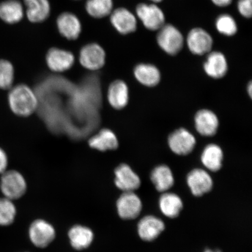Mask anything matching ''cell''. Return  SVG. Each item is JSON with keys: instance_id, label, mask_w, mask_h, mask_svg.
I'll list each match as a JSON object with an SVG mask.
<instances>
[{"instance_id": "cell-31", "label": "cell", "mask_w": 252, "mask_h": 252, "mask_svg": "<svg viewBox=\"0 0 252 252\" xmlns=\"http://www.w3.org/2000/svg\"><path fill=\"white\" fill-rule=\"evenodd\" d=\"M238 9L243 17L250 18L252 14V0H239L238 3Z\"/></svg>"}, {"instance_id": "cell-3", "label": "cell", "mask_w": 252, "mask_h": 252, "mask_svg": "<svg viewBox=\"0 0 252 252\" xmlns=\"http://www.w3.org/2000/svg\"><path fill=\"white\" fill-rule=\"evenodd\" d=\"M157 43L163 51L175 55L184 47V39L181 32L171 24H165L158 30Z\"/></svg>"}, {"instance_id": "cell-32", "label": "cell", "mask_w": 252, "mask_h": 252, "mask_svg": "<svg viewBox=\"0 0 252 252\" xmlns=\"http://www.w3.org/2000/svg\"><path fill=\"white\" fill-rule=\"evenodd\" d=\"M8 159L5 151L0 147V174L7 171Z\"/></svg>"}, {"instance_id": "cell-18", "label": "cell", "mask_w": 252, "mask_h": 252, "mask_svg": "<svg viewBox=\"0 0 252 252\" xmlns=\"http://www.w3.org/2000/svg\"><path fill=\"white\" fill-rule=\"evenodd\" d=\"M26 6V15L31 23H39L45 21L50 14L49 0H24Z\"/></svg>"}, {"instance_id": "cell-24", "label": "cell", "mask_w": 252, "mask_h": 252, "mask_svg": "<svg viewBox=\"0 0 252 252\" xmlns=\"http://www.w3.org/2000/svg\"><path fill=\"white\" fill-rule=\"evenodd\" d=\"M135 78L145 86L152 87L158 84L160 80V72L156 66L147 64H140L135 67Z\"/></svg>"}, {"instance_id": "cell-30", "label": "cell", "mask_w": 252, "mask_h": 252, "mask_svg": "<svg viewBox=\"0 0 252 252\" xmlns=\"http://www.w3.org/2000/svg\"><path fill=\"white\" fill-rule=\"evenodd\" d=\"M216 26L220 33L228 36L234 35L238 31L234 18L228 14L219 16L217 19Z\"/></svg>"}, {"instance_id": "cell-5", "label": "cell", "mask_w": 252, "mask_h": 252, "mask_svg": "<svg viewBox=\"0 0 252 252\" xmlns=\"http://www.w3.org/2000/svg\"><path fill=\"white\" fill-rule=\"evenodd\" d=\"M79 61L81 65L87 70H98L105 64V50L97 43L88 44L81 49Z\"/></svg>"}, {"instance_id": "cell-37", "label": "cell", "mask_w": 252, "mask_h": 252, "mask_svg": "<svg viewBox=\"0 0 252 252\" xmlns=\"http://www.w3.org/2000/svg\"><path fill=\"white\" fill-rule=\"evenodd\" d=\"M214 252H222L220 251V250H216L215 251H214Z\"/></svg>"}, {"instance_id": "cell-16", "label": "cell", "mask_w": 252, "mask_h": 252, "mask_svg": "<svg viewBox=\"0 0 252 252\" xmlns=\"http://www.w3.org/2000/svg\"><path fill=\"white\" fill-rule=\"evenodd\" d=\"M195 126L198 133L204 136H213L218 130L219 119L212 111L202 109L198 111L194 118Z\"/></svg>"}, {"instance_id": "cell-8", "label": "cell", "mask_w": 252, "mask_h": 252, "mask_svg": "<svg viewBox=\"0 0 252 252\" xmlns=\"http://www.w3.org/2000/svg\"><path fill=\"white\" fill-rule=\"evenodd\" d=\"M118 213L124 220H133L140 215L143 204L134 191H125L117 201Z\"/></svg>"}, {"instance_id": "cell-34", "label": "cell", "mask_w": 252, "mask_h": 252, "mask_svg": "<svg viewBox=\"0 0 252 252\" xmlns=\"http://www.w3.org/2000/svg\"><path fill=\"white\" fill-rule=\"evenodd\" d=\"M248 91L249 94H250V95L251 97H252V83H250V85H249V86L248 87Z\"/></svg>"}, {"instance_id": "cell-9", "label": "cell", "mask_w": 252, "mask_h": 252, "mask_svg": "<svg viewBox=\"0 0 252 252\" xmlns=\"http://www.w3.org/2000/svg\"><path fill=\"white\" fill-rule=\"evenodd\" d=\"M187 43L189 50L193 54L203 55L212 50L213 40L207 31L202 28H195L189 32Z\"/></svg>"}, {"instance_id": "cell-21", "label": "cell", "mask_w": 252, "mask_h": 252, "mask_svg": "<svg viewBox=\"0 0 252 252\" xmlns=\"http://www.w3.org/2000/svg\"><path fill=\"white\" fill-rule=\"evenodd\" d=\"M70 243L75 250L81 251L90 247L94 240V233L90 228L82 225H75L68 232Z\"/></svg>"}, {"instance_id": "cell-13", "label": "cell", "mask_w": 252, "mask_h": 252, "mask_svg": "<svg viewBox=\"0 0 252 252\" xmlns=\"http://www.w3.org/2000/svg\"><path fill=\"white\" fill-rule=\"evenodd\" d=\"M115 184L120 190L134 191L140 188L141 180L130 166L127 164L120 165L115 171Z\"/></svg>"}, {"instance_id": "cell-2", "label": "cell", "mask_w": 252, "mask_h": 252, "mask_svg": "<svg viewBox=\"0 0 252 252\" xmlns=\"http://www.w3.org/2000/svg\"><path fill=\"white\" fill-rule=\"evenodd\" d=\"M26 181L21 173L15 171H6L1 174L0 189L4 196L12 201L23 197L27 191Z\"/></svg>"}, {"instance_id": "cell-10", "label": "cell", "mask_w": 252, "mask_h": 252, "mask_svg": "<svg viewBox=\"0 0 252 252\" xmlns=\"http://www.w3.org/2000/svg\"><path fill=\"white\" fill-rule=\"evenodd\" d=\"M46 61L50 70L62 72L70 70L74 65L75 59L71 52L53 47L47 52Z\"/></svg>"}, {"instance_id": "cell-14", "label": "cell", "mask_w": 252, "mask_h": 252, "mask_svg": "<svg viewBox=\"0 0 252 252\" xmlns=\"http://www.w3.org/2000/svg\"><path fill=\"white\" fill-rule=\"evenodd\" d=\"M57 27L60 33L68 40H75L81 32V23L79 18L71 12H63L57 20Z\"/></svg>"}, {"instance_id": "cell-29", "label": "cell", "mask_w": 252, "mask_h": 252, "mask_svg": "<svg viewBox=\"0 0 252 252\" xmlns=\"http://www.w3.org/2000/svg\"><path fill=\"white\" fill-rule=\"evenodd\" d=\"M17 209L12 200L8 198H0V226H8L14 222Z\"/></svg>"}, {"instance_id": "cell-12", "label": "cell", "mask_w": 252, "mask_h": 252, "mask_svg": "<svg viewBox=\"0 0 252 252\" xmlns=\"http://www.w3.org/2000/svg\"><path fill=\"white\" fill-rule=\"evenodd\" d=\"M187 183L192 194L196 197L209 193L213 187L212 177L206 171L201 169H195L189 173Z\"/></svg>"}, {"instance_id": "cell-15", "label": "cell", "mask_w": 252, "mask_h": 252, "mask_svg": "<svg viewBox=\"0 0 252 252\" xmlns=\"http://www.w3.org/2000/svg\"><path fill=\"white\" fill-rule=\"evenodd\" d=\"M165 229L164 222L156 217H143L138 223V234L144 241H153Z\"/></svg>"}, {"instance_id": "cell-23", "label": "cell", "mask_w": 252, "mask_h": 252, "mask_svg": "<svg viewBox=\"0 0 252 252\" xmlns=\"http://www.w3.org/2000/svg\"><path fill=\"white\" fill-rule=\"evenodd\" d=\"M151 180L160 192H165L174 184V177L171 169L166 165H160L154 168L151 173Z\"/></svg>"}, {"instance_id": "cell-28", "label": "cell", "mask_w": 252, "mask_h": 252, "mask_svg": "<svg viewBox=\"0 0 252 252\" xmlns=\"http://www.w3.org/2000/svg\"><path fill=\"white\" fill-rule=\"evenodd\" d=\"M15 70L11 62L0 59V90H9L14 86Z\"/></svg>"}, {"instance_id": "cell-7", "label": "cell", "mask_w": 252, "mask_h": 252, "mask_svg": "<svg viewBox=\"0 0 252 252\" xmlns=\"http://www.w3.org/2000/svg\"><path fill=\"white\" fill-rule=\"evenodd\" d=\"M196 144L194 135L185 128L175 130L168 138L170 149L179 156H187L191 153Z\"/></svg>"}, {"instance_id": "cell-1", "label": "cell", "mask_w": 252, "mask_h": 252, "mask_svg": "<svg viewBox=\"0 0 252 252\" xmlns=\"http://www.w3.org/2000/svg\"><path fill=\"white\" fill-rule=\"evenodd\" d=\"M8 91L9 108L15 115L28 117L36 111L38 107V99L30 87L24 84H18Z\"/></svg>"}, {"instance_id": "cell-11", "label": "cell", "mask_w": 252, "mask_h": 252, "mask_svg": "<svg viewBox=\"0 0 252 252\" xmlns=\"http://www.w3.org/2000/svg\"><path fill=\"white\" fill-rule=\"evenodd\" d=\"M110 15V23L119 33L127 34L136 30L137 18L128 9L119 8L113 10Z\"/></svg>"}, {"instance_id": "cell-27", "label": "cell", "mask_w": 252, "mask_h": 252, "mask_svg": "<svg viewBox=\"0 0 252 252\" xmlns=\"http://www.w3.org/2000/svg\"><path fill=\"white\" fill-rule=\"evenodd\" d=\"M113 0H87L86 9L87 13L94 18H102L111 14Z\"/></svg>"}, {"instance_id": "cell-19", "label": "cell", "mask_w": 252, "mask_h": 252, "mask_svg": "<svg viewBox=\"0 0 252 252\" xmlns=\"http://www.w3.org/2000/svg\"><path fill=\"white\" fill-rule=\"evenodd\" d=\"M205 72L213 78L224 77L228 71L227 62L224 55L219 52L210 53L204 64Z\"/></svg>"}, {"instance_id": "cell-17", "label": "cell", "mask_w": 252, "mask_h": 252, "mask_svg": "<svg viewBox=\"0 0 252 252\" xmlns=\"http://www.w3.org/2000/svg\"><path fill=\"white\" fill-rule=\"evenodd\" d=\"M108 102L116 109H122L128 102V88L124 81L116 80L110 85L108 88Z\"/></svg>"}, {"instance_id": "cell-36", "label": "cell", "mask_w": 252, "mask_h": 252, "mask_svg": "<svg viewBox=\"0 0 252 252\" xmlns=\"http://www.w3.org/2000/svg\"><path fill=\"white\" fill-rule=\"evenodd\" d=\"M204 252H214V251L212 250H207L205 251Z\"/></svg>"}, {"instance_id": "cell-33", "label": "cell", "mask_w": 252, "mask_h": 252, "mask_svg": "<svg viewBox=\"0 0 252 252\" xmlns=\"http://www.w3.org/2000/svg\"><path fill=\"white\" fill-rule=\"evenodd\" d=\"M212 1L216 5L224 7L231 4L232 0H212Z\"/></svg>"}, {"instance_id": "cell-22", "label": "cell", "mask_w": 252, "mask_h": 252, "mask_svg": "<svg viewBox=\"0 0 252 252\" xmlns=\"http://www.w3.org/2000/svg\"><path fill=\"white\" fill-rule=\"evenodd\" d=\"M24 15L23 4L18 0H7L0 3V18L4 23L17 24L23 20Z\"/></svg>"}, {"instance_id": "cell-26", "label": "cell", "mask_w": 252, "mask_h": 252, "mask_svg": "<svg viewBox=\"0 0 252 252\" xmlns=\"http://www.w3.org/2000/svg\"><path fill=\"white\" fill-rule=\"evenodd\" d=\"M159 208L166 217L174 219L180 214L183 209V202L178 195L165 193L160 197Z\"/></svg>"}, {"instance_id": "cell-35", "label": "cell", "mask_w": 252, "mask_h": 252, "mask_svg": "<svg viewBox=\"0 0 252 252\" xmlns=\"http://www.w3.org/2000/svg\"><path fill=\"white\" fill-rule=\"evenodd\" d=\"M150 1L155 3H158L161 2L162 0H150Z\"/></svg>"}, {"instance_id": "cell-25", "label": "cell", "mask_w": 252, "mask_h": 252, "mask_svg": "<svg viewBox=\"0 0 252 252\" xmlns=\"http://www.w3.org/2000/svg\"><path fill=\"white\" fill-rule=\"evenodd\" d=\"M201 160L203 165L210 171H219L222 166V151L217 144L208 145L203 151Z\"/></svg>"}, {"instance_id": "cell-6", "label": "cell", "mask_w": 252, "mask_h": 252, "mask_svg": "<svg viewBox=\"0 0 252 252\" xmlns=\"http://www.w3.org/2000/svg\"><path fill=\"white\" fill-rule=\"evenodd\" d=\"M29 236L32 243L35 247L44 248L54 240L56 231L48 222L43 220H37L30 226Z\"/></svg>"}, {"instance_id": "cell-20", "label": "cell", "mask_w": 252, "mask_h": 252, "mask_svg": "<svg viewBox=\"0 0 252 252\" xmlns=\"http://www.w3.org/2000/svg\"><path fill=\"white\" fill-rule=\"evenodd\" d=\"M88 144L90 147L100 151L115 150L119 146L116 134L108 128H103L91 137Z\"/></svg>"}, {"instance_id": "cell-4", "label": "cell", "mask_w": 252, "mask_h": 252, "mask_svg": "<svg viewBox=\"0 0 252 252\" xmlns=\"http://www.w3.org/2000/svg\"><path fill=\"white\" fill-rule=\"evenodd\" d=\"M136 15L144 26L150 31H158L165 24L164 13L155 4L141 3L137 6Z\"/></svg>"}]
</instances>
